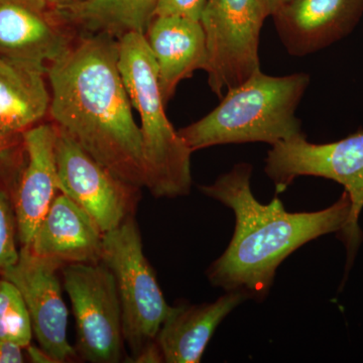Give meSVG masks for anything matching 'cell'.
Here are the masks:
<instances>
[{
  "mask_svg": "<svg viewBox=\"0 0 363 363\" xmlns=\"http://www.w3.org/2000/svg\"><path fill=\"white\" fill-rule=\"evenodd\" d=\"M63 267L21 247L18 262L0 274L20 290L30 313L33 335L57 363L69 362L77 355L67 337L68 309L59 277Z\"/></svg>",
  "mask_w": 363,
  "mask_h": 363,
  "instance_id": "30bf717a",
  "label": "cell"
},
{
  "mask_svg": "<svg viewBox=\"0 0 363 363\" xmlns=\"http://www.w3.org/2000/svg\"><path fill=\"white\" fill-rule=\"evenodd\" d=\"M42 1L55 11H60V9L74 6V4H78L82 0H42Z\"/></svg>",
  "mask_w": 363,
  "mask_h": 363,
  "instance_id": "d4e9b609",
  "label": "cell"
},
{
  "mask_svg": "<svg viewBox=\"0 0 363 363\" xmlns=\"http://www.w3.org/2000/svg\"><path fill=\"white\" fill-rule=\"evenodd\" d=\"M18 222L14 211L13 198L0 183V274L14 266L20 259L16 245Z\"/></svg>",
  "mask_w": 363,
  "mask_h": 363,
  "instance_id": "ffe728a7",
  "label": "cell"
},
{
  "mask_svg": "<svg viewBox=\"0 0 363 363\" xmlns=\"http://www.w3.org/2000/svg\"><path fill=\"white\" fill-rule=\"evenodd\" d=\"M279 39L295 57L350 35L363 16V0H290L272 14Z\"/></svg>",
  "mask_w": 363,
  "mask_h": 363,
  "instance_id": "4fadbf2b",
  "label": "cell"
},
{
  "mask_svg": "<svg viewBox=\"0 0 363 363\" xmlns=\"http://www.w3.org/2000/svg\"><path fill=\"white\" fill-rule=\"evenodd\" d=\"M264 172L278 193L301 176L320 177L343 186L351 210L339 234L347 250L348 269L362 240L358 220L363 209V130L323 145L308 142L305 135L276 143L267 152Z\"/></svg>",
  "mask_w": 363,
  "mask_h": 363,
  "instance_id": "5b68a950",
  "label": "cell"
},
{
  "mask_svg": "<svg viewBox=\"0 0 363 363\" xmlns=\"http://www.w3.org/2000/svg\"></svg>",
  "mask_w": 363,
  "mask_h": 363,
  "instance_id": "4316f807",
  "label": "cell"
},
{
  "mask_svg": "<svg viewBox=\"0 0 363 363\" xmlns=\"http://www.w3.org/2000/svg\"><path fill=\"white\" fill-rule=\"evenodd\" d=\"M57 167L60 192L87 212L104 234L135 215L140 189L112 174L59 130Z\"/></svg>",
  "mask_w": 363,
  "mask_h": 363,
  "instance_id": "9c48e42d",
  "label": "cell"
},
{
  "mask_svg": "<svg viewBox=\"0 0 363 363\" xmlns=\"http://www.w3.org/2000/svg\"><path fill=\"white\" fill-rule=\"evenodd\" d=\"M145 38L156 64L160 89L167 105L181 81L206 67V33L201 21L155 16Z\"/></svg>",
  "mask_w": 363,
  "mask_h": 363,
  "instance_id": "9a60e30c",
  "label": "cell"
},
{
  "mask_svg": "<svg viewBox=\"0 0 363 363\" xmlns=\"http://www.w3.org/2000/svg\"><path fill=\"white\" fill-rule=\"evenodd\" d=\"M310 84L306 73L274 77L259 70L245 82L227 91L206 116L178 130L195 152L228 143L292 140L302 133L296 111Z\"/></svg>",
  "mask_w": 363,
  "mask_h": 363,
  "instance_id": "3957f363",
  "label": "cell"
},
{
  "mask_svg": "<svg viewBox=\"0 0 363 363\" xmlns=\"http://www.w3.org/2000/svg\"><path fill=\"white\" fill-rule=\"evenodd\" d=\"M101 262L113 274L123 310L124 342L135 357L156 340L173 307L167 304L156 274L143 253L135 215L105 233Z\"/></svg>",
  "mask_w": 363,
  "mask_h": 363,
  "instance_id": "8992f818",
  "label": "cell"
},
{
  "mask_svg": "<svg viewBox=\"0 0 363 363\" xmlns=\"http://www.w3.org/2000/svg\"><path fill=\"white\" fill-rule=\"evenodd\" d=\"M50 121L121 180L145 188L142 135L118 66V40H76L48 67Z\"/></svg>",
  "mask_w": 363,
  "mask_h": 363,
  "instance_id": "6da1fadb",
  "label": "cell"
},
{
  "mask_svg": "<svg viewBox=\"0 0 363 363\" xmlns=\"http://www.w3.org/2000/svg\"><path fill=\"white\" fill-rule=\"evenodd\" d=\"M159 0H82L59 13L72 26L118 40L128 33H145Z\"/></svg>",
  "mask_w": 363,
  "mask_h": 363,
  "instance_id": "ac0fdd59",
  "label": "cell"
},
{
  "mask_svg": "<svg viewBox=\"0 0 363 363\" xmlns=\"http://www.w3.org/2000/svg\"><path fill=\"white\" fill-rule=\"evenodd\" d=\"M25 347L11 341L0 340V363H21L25 362L23 357Z\"/></svg>",
  "mask_w": 363,
  "mask_h": 363,
  "instance_id": "7402d4cb",
  "label": "cell"
},
{
  "mask_svg": "<svg viewBox=\"0 0 363 363\" xmlns=\"http://www.w3.org/2000/svg\"><path fill=\"white\" fill-rule=\"evenodd\" d=\"M118 66L131 104L140 114L145 187L155 198H177L192 187V150L164 112L155 60L145 33H128L118 40Z\"/></svg>",
  "mask_w": 363,
  "mask_h": 363,
  "instance_id": "277c9868",
  "label": "cell"
},
{
  "mask_svg": "<svg viewBox=\"0 0 363 363\" xmlns=\"http://www.w3.org/2000/svg\"><path fill=\"white\" fill-rule=\"evenodd\" d=\"M252 175V164L241 162L212 185L199 189L235 215L233 240L207 269L208 279L226 292L240 291L248 298L262 301L269 292L279 264L289 255L320 236L342 230L351 202L344 191L326 209L289 213L278 197L267 205L255 199L250 187Z\"/></svg>",
  "mask_w": 363,
  "mask_h": 363,
  "instance_id": "7a4b0ae2",
  "label": "cell"
},
{
  "mask_svg": "<svg viewBox=\"0 0 363 363\" xmlns=\"http://www.w3.org/2000/svg\"><path fill=\"white\" fill-rule=\"evenodd\" d=\"M50 102L45 73L0 57V152L14 147L26 130L43 123Z\"/></svg>",
  "mask_w": 363,
  "mask_h": 363,
  "instance_id": "e0dca14e",
  "label": "cell"
},
{
  "mask_svg": "<svg viewBox=\"0 0 363 363\" xmlns=\"http://www.w3.org/2000/svg\"><path fill=\"white\" fill-rule=\"evenodd\" d=\"M133 362L160 363L164 362V355L157 341H152L140 350L138 355L133 358Z\"/></svg>",
  "mask_w": 363,
  "mask_h": 363,
  "instance_id": "603a6c76",
  "label": "cell"
},
{
  "mask_svg": "<svg viewBox=\"0 0 363 363\" xmlns=\"http://www.w3.org/2000/svg\"><path fill=\"white\" fill-rule=\"evenodd\" d=\"M72 26L42 0H0V57L45 74L76 42Z\"/></svg>",
  "mask_w": 363,
  "mask_h": 363,
  "instance_id": "8fae6325",
  "label": "cell"
},
{
  "mask_svg": "<svg viewBox=\"0 0 363 363\" xmlns=\"http://www.w3.org/2000/svg\"><path fill=\"white\" fill-rule=\"evenodd\" d=\"M240 291L227 292L213 303L173 307L156 338L164 362L198 363L218 325L247 300Z\"/></svg>",
  "mask_w": 363,
  "mask_h": 363,
  "instance_id": "2e32d148",
  "label": "cell"
},
{
  "mask_svg": "<svg viewBox=\"0 0 363 363\" xmlns=\"http://www.w3.org/2000/svg\"><path fill=\"white\" fill-rule=\"evenodd\" d=\"M104 236L94 219L60 192L26 247L63 267L95 264L101 262Z\"/></svg>",
  "mask_w": 363,
  "mask_h": 363,
  "instance_id": "5bb4252c",
  "label": "cell"
},
{
  "mask_svg": "<svg viewBox=\"0 0 363 363\" xmlns=\"http://www.w3.org/2000/svg\"><path fill=\"white\" fill-rule=\"evenodd\" d=\"M57 140L58 130L51 121H43L21 135V149L25 159L13 193L21 247L30 245L40 222L60 193Z\"/></svg>",
  "mask_w": 363,
  "mask_h": 363,
  "instance_id": "7c38bea8",
  "label": "cell"
},
{
  "mask_svg": "<svg viewBox=\"0 0 363 363\" xmlns=\"http://www.w3.org/2000/svg\"><path fill=\"white\" fill-rule=\"evenodd\" d=\"M262 1H264V9H266V13L267 18H269L277 9L285 4L286 2L290 1V0H262Z\"/></svg>",
  "mask_w": 363,
  "mask_h": 363,
  "instance_id": "484cf974",
  "label": "cell"
},
{
  "mask_svg": "<svg viewBox=\"0 0 363 363\" xmlns=\"http://www.w3.org/2000/svg\"><path fill=\"white\" fill-rule=\"evenodd\" d=\"M62 277L77 326V352L92 363L121 362L123 310L109 267L102 262L68 264Z\"/></svg>",
  "mask_w": 363,
  "mask_h": 363,
  "instance_id": "ba28073f",
  "label": "cell"
},
{
  "mask_svg": "<svg viewBox=\"0 0 363 363\" xmlns=\"http://www.w3.org/2000/svg\"><path fill=\"white\" fill-rule=\"evenodd\" d=\"M33 335L30 313L20 290L0 277V340L11 341L26 348Z\"/></svg>",
  "mask_w": 363,
  "mask_h": 363,
  "instance_id": "d6986e66",
  "label": "cell"
},
{
  "mask_svg": "<svg viewBox=\"0 0 363 363\" xmlns=\"http://www.w3.org/2000/svg\"><path fill=\"white\" fill-rule=\"evenodd\" d=\"M207 0H159L155 16H173L201 21Z\"/></svg>",
  "mask_w": 363,
  "mask_h": 363,
  "instance_id": "44dd1931",
  "label": "cell"
},
{
  "mask_svg": "<svg viewBox=\"0 0 363 363\" xmlns=\"http://www.w3.org/2000/svg\"><path fill=\"white\" fill-rule=\"evenodd\" d=\"M26 350L32 362L57 363L43 348H38L30 344V345L26 346Z\"/></svg>",
  "mask_w": 363,
  "mask_h": 363,
  "instance_id": "cb8c5ba5",
  "label": "cell"
},
{
  "mask_svg": "<svg viewBox=\"0 0 363 363\" xmlns=\"http://www.w3.org/2000/svg\"><path fill=\"white\" fill-rule=\"evenodd\" d=\"M267 18L262 0H207L208 85L219 98L260 70L259 35Z\"/></svg>",
  "mask_w": 363,
  "mask_h": 363,
  "instance_id": "52a82bcc",
  "label": "cell"
}]
</instances>
